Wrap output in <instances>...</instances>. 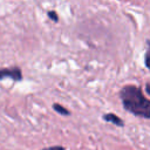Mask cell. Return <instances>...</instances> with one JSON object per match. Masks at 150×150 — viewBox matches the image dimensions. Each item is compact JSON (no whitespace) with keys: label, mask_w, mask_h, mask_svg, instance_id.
<instances>
[{"label":"cell","mask_w":150,"mask_h":150,"mask_svg":"<svg viewBox=\"0 0 150 150\" xmlns=\"http://www.w3.org/2000/svg\"><path fill=\"white\" fill-rule=\"evenodd\" d=\"M144 63H145V67L150 70V40L146 41V52L144 56Z\"/></svg>","instance_id":"277c9868"},{"label":"cell","mask_w":150,"mask_h":150,"mask_svg":"<svg viewBox=\"0 0 150 150\" xmlns=\"http://www.w3.org/2000/svg\"><path fill=\"white\" fill-rule=\"evenodd\" d=\"M53 108H54L55 111H57V112L61 114V115H69V114H70L64 107H62V105L59 104V103H54V104H53Z\"/></svg>","instance_id":"5b68a950"},{"label":"cell","mask_w":150,"mask_h":150,"mask_svg":"<svg viewBox=\"0 0 150 150\" xmlns=\"http://www.w3.org/2000/svg\"><path fill=\"white\" fill-rule=\"evenodd\" d=\"M47 14H48L49 19H52L53 21H55V22H56V21L59 20V16H57V14H56V13H55L54 11H49V12H48Z\"/></svg>","instance_id":"8992f818"},{"label":"cell","mask_w":150,"mask_h":150,"mask_svg":"<svg viewBox=\"0 0 150 150\" xmlns=\"http://www.w3.org/2000/svg\"><path fill=\"white\" fill-rule=\"evenodd\" d=\"M6 77H11L14 81H21L22 80V71L19 67L1 68L0 69V80H4Z\"/></svg>","instance_id":"7a4b0ae2"},{"label":"cell","mask_w":150,"mask_h":150,"mask_svg":"<svg viewBox=\"0 0 150 150\" xmlns=\"http://www.w3.org/2000/svg\"><path fill=\"white\" fill-rule=\"evenodd\" d=\"M103 120L107 121V122H110V123H112V124H115L117 127H123L124 125V122L115 114H104L103 115Z\"/></svg>","instance_id":"3957f363"},{"label":"cell","mask_w":150,"mask_h":150,"mask_svg":"<svg viewBox=\"0 0 150 150\" xmlns=\"http://www.w3.org/2000/svg\"><path fill=\"white\" fill-rule=\"evenodd\" d=\"M42 150H64V148L60 146V145H53V146H49V148H46V149H42Z\"/></svg>","instance_id":"52a82bcc"},{"label":"cell","mask_w":150,"mask_h":150,"mask_svg":"<svg viewBox=\"0 0 150 150\" xmlns=\"http://www.w3.org/2000/svg\"><path fill=\"white\" fill-rule=\"evenodd\" d=\"M120 97L125 110L129 112L150 120V100L145 98L139 87L129 84L120 91Z\"/></svg>","instance_id":"6da1fadb"},{"label":"cell","mask_w":150,"mask_h":150,"mask_svg":"<svg viewBox=\"0 0 150 150\" xmlns=\"http://www.w3.org/2000/svg\"><path fill=\"white\" fill-rule=\"evenodd\" d=\"M145 90H146V93L150 95V82L146 83V86H145Z\"/></svg>","instance_id":"ba28073f"}]
</instances>
